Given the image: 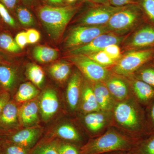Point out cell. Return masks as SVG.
Here are the masks:
<instances>
[{"label":"cell","mask_w":154,"mask_h":154,"mask_svg":"<svg viewBox=\"0 0 154 154\" xmlns=\"http://www.w3.org/2000/svg\"><path fill=\"white\" fill-rule=\"evenodd\" d=\"M39 94V91L31 83L22 84L19 86L14 99L18 103L26 102L34 99Z\"/></svg>","instance_id":"7402d4cb"},{"label":"cell","mask_w":154,"mask_h":154,"mask_svg":"<svg viewBox=\"0 0 154 154\" xmlns=\"http://www.w3.org/2000/svg\"><path fill=\"white\" fill-rule=\"evenodd\" d=\"M78 0H66V2L68 3L69 4H72L75 3Z\"/></svg>","instance_id":"c3c4849f"},{"label":"cell","mask_w":154,"mask_h":154,"mask_svg":"<svg viewBox=\"0 0 154 154\" xmlns=\"http://www.w3.org/2000/svg\"><path fill=\"white\" fill-rule=\"evenodd\" d=\"M108 112L99 111L87 113L84 121L87 128L93 133H97L102 130L107 123Z\"/></svg>","instance_id":"44dd1931"},{"label":"cell","mask_w":154,"mask_h":154,"mask_svg":"<svg viewBox=\"0 0 154 154\" xmlns=\"http://www.w3.org/2000/svg\"><path fill=\"white\" fill-rule=\"evenodd\" d=\"M35 59L42 63L50 62L56 59L58 56L57 50L45 46H38L33 51Z\"/></svg>","instance_id":"cb8c5ba5"},{"label":"cell","mask_w":154,"mask_h":154,"mask_svg":"<svg viewBox=\"0 0 154 154\" xmlns=\"http://www.w3.org/2000/svg\"><path fill=\"white\" fill-rule=\"evenodd\" d=\"M85 1H87V0H85Z\"/></svg>","instance_id":"816d5d0a"},{"label":"cell","mask_w":154,"mask_h":154,"mask_svg":"<svg viewBox=\"0 0 154 154\" xmlns=\"http://www.w3.org/2000/svg\"><path fill=\"white\" fill-rule=\"evenodd\" d=\"M0 21L6 26L11 28H15L17 26L14 17L2 4L0 2Z\"/></svg>","instance_id":"836d02e7"},{"label":"cell","mask_w":154,"mask_h":154,"mask_svg":"<svg viewBox=\"0 0 154 154\" xmlns=\"http://www.w3.org/2000/svg\"><path fill=\"white\" fill-rule=\"evenodd\" d=\"M143 17L137 3L131 4L125 6L113 14L105 25L110 32L125 33L132 28Z\"/></svg>","instance_id":"277c9868"},{"label":"cell","mask_w":154,"mask_h":154,"mask_svg":"<svg viewBox=\"0 0 154 154\" xmlns=\"http://www.w3.org/2000/svg\"><path fill=\"white\" fill-rule=\"evenodd\" d=\"M132 88L138 102L147 107L154 100V88L137 79L133 82Z\"/></svg>","instance_id":"ac0fdd59"},{"label":"cell","mask_w":154,"mask_h":154,"mask_svg":"<svg viewBox=\"0 0 154 154\" xmlns=\"http://www.w3.org/2000/svg\"><path fill=\"white\" fill-rule=\"evenodd\" d=\"M105 85L114 99L118 102L125 100L128 97V86L120 78L109 77L105 81Z\"/></svg>","instance_id":"d6986e66"},{"label":"cell","mask_w":154,"mask_h":154,"mask_svg":"<svg viewBox=\"0 0 154 154\" xmlns=\"http://www.w3.org/2000/svg\"><path fill=\"white\" fill-rule=\"evenodd\" d=\"M78 9V6H44L39 9L38 16L50 35L57 39L62 35Z\"/></svg>","instance_id":"3957f363"},{"label":"cell","mask_w":154,"mask_h":154,"mask_svg":"<svg viewBox=\"0 0 154 154\" xmlns=\"http://www.w3.org/2000/svg\"><path fill=\"white\" fill-rule=\"evenodd\" d=\"M59 154H80L76 146L69 143H61L58 144Z\"/></svg>","instance_id":"8d00e7d4"},{"label":"cell","mask_w":154,"mask_h":154,"mask_svg":"<svg viewBox=\"0 0 154 154\" xmlns=\"http://www.w3.org/2000/svg\"><path fill=\"white\" fill-rule=\"evenodd\" d=\"M113 115L116 122L125 129L130 131L137 139L147 132L146 115L141 107L133 100H125L116 103Z\"/></svg>","instance_id":"7a4b0ae2"},{"label":"cell","mask_w":154,"mask_h":154,"mask_svg":"<svg viewBox=\"0 0 154 154\" xmlns=\"http://www.w3.org/2000/svg\"><path fill=\"white\" fill-rule=\"evenodd\" d=\"M15 40L21 49L24 48L28 44L26 32H21L18 33L15 37Z\"/></svg>","instance_id":"ab89813d"},{"label":"cell","mask_w":154,"mask_h":154,"mask_svg":"<svg viewBox=\"0 0 154 154\" xmlns=\"http://www.w3.org/2000/svg\"><path fill=\"white\" fill-rule=\"evenodd\" d=\"M38 107L35 101L25 102L18 110L19 123L26 127H32L38 123Z\"/></svg>","instance_id":"9a60e30c"},{"label":"cell","mask_w":154,"mask_h":154,"mask_svg":"<svg viewBox=\"0 0 154 154\" xmlns=\"http://www.w3.org/2000/svg\"><path fill=\"white\" fill-rule=\"evenodd\" d=\"M137 3L143 16L154 25V0H138Z\"/></svg>","instance_id":"f546056e"},{"label":"cell","mask_w":154,"mask_h":154,"mask_svg":"<svg viewBox=\"0 0 154 154\" xmlns=\"http://www.w3.org/2000/svg\"><path fill=\"white\" fill-rule=\"evenodd\" d=\"M137 79L154 88V66H143L137 70Z\"/></svg>","instance_id":"f1b7e54d"},{"label":"cell","mask_w":154,"mask_h":154,"mask_svg":"<svg viewBox=\"0 0 154 154\" xmlns=\"http://www.w3.org/2000/svg\"><path fill=\"white\" fill-rule=\"evenodd\" d=\"M130 152L132 154H154V134L140 138Z\"/></svg>","instance_id":"484cf974"},{"label":"cell","mask_w":154,"mask_h":154,"mask_svg":"<svg viewBox=\"0 0 154 154\" xmlns=\"http://www.w3.org/2000/svg\"><path fill=\"white\" fill-rule=\"evenodd\" d=\"M70 72V65L65 62H60L53 64L49 68L51 75L54 79L60 83L66 81Z\"/></svg>","instance_id":"603a6c76"},{"label":"cell","mask_w":154,"mask_h":154,"mask_svg":"<svg viewBox=\"0 0 154 154\" xmlns=\"http://www.w3.org/2000/svg\"><path fill=\"white\" fill-rule=\"evenodd\" d=\"M154 57V48L138 49L127 53L113 67L116 74L128 76L137 71Z\"/></svg>","instance_id":"5b68a950"},{"label":"cell","mask_w":154,"mask_h":154,"mask_svg":"<svg viewBox=\"0 0 154 154\" xmlns=\"http://www.w3.org/2000/svg\"><path fill=\"white\" fill-rule=\"evenodd\" d=\"M82 79L79 72L73 74L68 84L66 97L67 102L72 111L75 110L79 105L82 89Z\"/></svg>","instance_id":"5bb4252c"},{"label":"cell","mask_w":154,"mask_h":154,"mask_svg":"<svg viewBox=\"0 0 154 154\" xmlns=\"http://www.w3.org/2000/svg\"><path fill=\"white\" fill-rule=\"evenodd\" d=\"M69 58L84 75L92 82H102L110 77V72L106 68L92 60L88 56L75 54Z\"/></svg>","instance_id":"52a82bcc"},{"label":"cell","mask_w":154,"mask_h":154,"mask_svg":"<svg viewBox=\"0 0 154 154\" xmlns=\"http://www.w3.org/2000/svg\"><path fill=\"white\" fill-rule=\"evenodd\" d=\"M147 113L146 116L147 134H154V100L147 106Z\"/></svg>","instance_id":"d590c367"},{"label":"cell","mask_w":154,"mask_h":154,"mask_svg":"<svg viewBox=\"0 0 154 154\" xmlns=\"http://www.w3.org/2000/svg\"><path fill=\"white\" fill-rule=\"evenodd\" d=\"M3 140L2 139V137L0 135V148H1V146L2 145V144L3 143Z\"/></svg>","instance_id":"681fc988"},{"label":"cell","mask_w":154,"mask_h":154,"mask_svg":"<svg viewBox=\"0 0 154 154\" xmlns=\"http://www.w3.org/2000/svg\"><path fill=\"white\" fill-rule=\"evenodd\" d=\"M17 15L19 22L24 26H30L34 23L33 16L26 8L18 7L17 9Z\"/></svg>","instance_id":"d6a6232c"},{"label":"cell","mask_w":154,"mask_h":154,"mask_svg":"<svg viewBox=\"0 0 154 154\" xmlns=\"http://www.w3.org/2000/svg\"><path fill=\"white\" fill-rule=\"evenodd\" d=\"M28 44H34L40 39V34L38 31L34 29H30L26 32Z\"/></svg>","instance_id":"f35d334b"},{"label":"cell","mask_w":154,"mask_h":154,"mask_svg":"<svg viewBox=\"0 0 154 154\" xmlns=\"http://www.w3.org/2000/svg\"><path fill=\"white\" fill-rule=\"evenodd\" d=\"M123 37L117 36L110 33L99 35L90 43L76 48L70 51L72 55L84 54L89 55L94 53L102 51L105 48L111 45H118L123 41Z\"/></svg>","instance_id":"9c48e42d"},{"label":"cell","mask_w":154,"mask_h":154,"mask_svg":"<svg viewBox=\"0 0 154 154\" xmlns=\"http://www.w3.org/2000/svg\"><path fill=\"white\" fill-rule=\"evenodd\" d=\"M33 154H59L58 145L55 142L45 144L37 147Z\"/></svg>","instance_id":"e575fe53"},{"label":"cell","mask_w":154,"mask_h":154,"mask_svg":"<svg viewBox=\"0 0 154 154\" xmlns=\"http://www.w3.org/2000/svg\"><path fill=\"white\" fill-rule=\"evenodd\" d=\"M49 2L55 5H60L63 3V0H47Z\"/></svg>","instance_id":"bcb514c9"},{"label":"cell","mask_w":154,"mask_h":154,"mask_svg":"<svg viewBox=\"0 0 154 154\" xmlns=\"http://www.w3.org/2000/svg\"><path fill=\"white\" fill-rule=\"evenodd\" d=\"M108 33L110 31L105 25L77 26L70 31L65 42V46L66 48L74 49L90 43L99 35Z\"/></svg>","instance_id":"8992f818"},{"label":"cell","mask_w":154,"mask_h":154,"mask_svg":"<svg viewBox=\"0 0 154 154\" xmlns=\"http://www.w3.org/2000/svg\"><path fill=\"white\" fill-rule=\"evenodd\" d=\"M3 144V143H2ZM0 148V154H27L26 148L22 146L3 142Z\"/></svg>","instance_id":"1f68e13d"},{"label":"cell","mask_w":154,"mask_h":154,"mask_svg":"<svg viewBox=\"0 0 154 154\" xmlns=\"http://www.w3.org/2000/svg\"><path fill=\"white\" fill-rule=\"evenodd\" d=\"M133 49L154 48V26L144 25L134 34L128 43Z\"/></svg>","instance_id":"7c38bea8"},{"label":"cell","mask_w":154,"mask_h":154,"mask_svg":"<svg viewBox=\"0 0 154 154\" xmlns=\"http://www.w3.org/2000/svg\"><path fill=\"white\" fill-rule=\"evenodd\" d=\"M40 131V129L37 128L29 127L17 132L1 135V137L3 141L18 145L26 148L36 142Z\"/></svg>","instance_id":"8fae6325"},{"label":"cell","mask_w":154,"mask_h":154,"mask_svg":"<svg viewBox=\"0 0 154 154\" xmlns=\"http://www.w3.org/2000/svg\"><path fill=\"white\" fill-rule=\"evenodd\" d=\"M135 0H109L107 4L116 7H124L137 3Z\"/></svg>","instance_id":"b9f144b4"},{"label":"cell","mask_w":154,"mask_h":154,"mask_svg":"<svg viewBox=\"0 0 154 154\" xmlns=\"http://www.w3.org/2000/svg\"><path fill=\"white\" fill-rule=\"evenodd\" d=\"M42 117L48 121L57 112L59 102L56 92L53 89L45 90L42 94L39 102Z\"/></svg>","instance_id":"4fadbf2b"},{"label":"cell","mask_w":154,"mask_h":154,"mask_svg":"<svg viewBox=\"0 0 154 154\" xmlns=\"http://www.w3.org/2000/svg\"><path fill=\"white\" fill-rule=\"evenodd\" d=\"M1 91H0V92H1Z\"/></svg>","instance_id":"f5cc1de1"},{"label":"cell","mask_w":154,"mask_h":154,"mask_svg":"<svg viewBox=\"0 0 154 154\" xmlns=\"http://www.w3.org/2000/svg\"><path fill=\"white\" fill-rule=\"evenodd\" d=\"M19 108L16 102L10 100L0 115V135L14 132L19 126Z\"/></svg>","instance_id":"30bf717a"},{"label":"cell","mask_w":154,"mask_h":154,"mask_svg":"<svg viewBox=\"0 0 154 154\" xmlns=\"http://www.w3.org/2000/svg\"><path fill=\"white\" fill-rule=\"evenodd\" d=\"M96 4H107L109 0H91Z\"/></svg>","instance_id":"f6af8a7d"},{"label":"cell","mask_w":154,"mask_h":154,"mask_svg":"<svg viewBox=\"0 0 154 154\" xmlns=\"http://www.w3.org/2000/svg\"><path fill=\"white\" fill-rule=\"evenodd\" d=\"M79 105L81 110L85 114L101 111L96 101L93 88L88 85H85L82 88Z\"/></svg>","instance_id":"ffe728a7"},{"label":"cell","mask_w":154,"mask_h":154,"mask_svg":"<svg viewBox=\"0 0 154 154\" xmlns=\"http://www.w3.org/2000/svg\"><path fill=\"white\" fill-rule=\"evenodd\" d=\"M124 7H116L108 4H96L88 9L80 19L85 25L101 26L107 24L110 18Z\"/></svg>","instance_id":"ba28073f"},{"label":"cell","mask_w":154,"mask_h":154,"mask_svg":"<svg viewBox=\"0 0 154 154\" xmlns=\"http://www.w3.org/2000/svg\"><path fill=\"white\" fill-rule=\"evenodd\" d=\"M96 101L101 111L109 112L115 106V99L102 82L95 83L93 88Z\"/></svg>","instance_id":"2e32d148"},{"label":"cell","mask_w":154,"mask_h":154,"mask_svg":"<svg viewBox=\"0 0 154 154\" xmlns=\"http://www.w3.org/2000/svg\"><path fill=\"white\" fill-rule=\"evenodd\" d=\"M17 81V71L9 63H0V87L2 90L11 94Z\"/></svg>","instance_id":"e0dca14e"},{"label":"cell","mask_w":154,"mask_h":154,"mask_svg":"<svg viewBox=\"0 0 154 154\" xmlns=\"http://www.w3.org/2000/svg\"><path fill=\"white\" fill-rule=\"evenodd\" d=\"M56 134L63 139L69 141L79 142L81 140L79 133L74 127L70 124L61 125L56 129Z\"/></svg>","instance_id":"d4e9b609"},{"label":"cell","mask_w":154,"mask_h":154,"mask_svg":"<svg viewBox=\"0 0 154 154\" xmlns=\"http://www.w3.org/2000/svg\"><path fill=\"white\" fill-rule=\"evenodd\" d=\"M27 77L32 83L38 88L44 83L45 74L42 69L36 64H30L26 70Z\"/></svg>","instance_id":"4316f807"},{"label":"cell","mask_w":154,"mask_h":154,"mask_svg":"<svg viewBox=\"0 0 154 154\" xmlns=\"http://www.w3.org/2000/svg\"><path fill=\"white\" fill-rule=\"evenodd\" d=\"M9 63L8 60H6L5 57L0 53V63Z\"/></svg>","instance_id":"7dc6e473"},{"label":"cell","mask_w":154,"mask_h":154,"mask_svg":"<svg viewBox=\"0 0 154 154\" xmlns=\"http://www.w3.org/2000/svg\"><path fill=\"white\" fill-rule=\"evenodd\" d=\"M105 154H132L130 151H116L111 152Z\"/></svg>","instance_id":"ee69618b"},{"label":"cell","mask_w":154,"mask_h":154,"mask_svg":"<svg viewBox=\"0 0 154 154\" xmlns=\"http://www.w3.org/2000/svg\"><path fill=\"white\" fill-rule=\"evenodd\" d=\"M140 139L110 130L99 137L90 140L82 147L80 154H105L119 151H131Z\"/></svg>","instance_id":"6da1fadb"},{"label":"cell","mask_w":154,"mask_h":154,"mask_svg":"<svg viewBox=\"0 0 154 154\" xmlns=\"http://www.w3.org/2000/svg\"><path fill=\"white\" fill-rule=\"evenodd\" d=\"M87 56L92 60L105 67L113 65L116 63V61L112 59L103 51L91 54Z\"/></svg>","instance_id":"4dcf8cb0"},{"label":"cell","mask_w":154,"mask_h":154,"mask_svg":"<svg viewBox=\"0 0 154 154\" xmlns=\"http://www.w3.org/2000/svg\"><path fill=\"white\" fill-rule=\"evenodd\" d=\"M11 94L5 91L0 92V115L6 104L11 100Z\"/></svg>","instance_id":"60d3db41"},{"label":"cell","mask_w":154,"mask_h":154,"mask_svg":"<svg viewBox=\"0 0 154 154\" xmlns=\"http://www.w3.org/2000/svg\"><path fill=\"white\" fill-rule=\"evenodd\" d=\"M105 51L113 60L116 61L120 59L121 57V51L118 45L113 44L108 45L103 49Z\"/></svg>","instance_id":"74e56055"},{"label":"cell","mask_w":154,"mask_h":154,"mask_svg":"<svg viewBox=\"0 0 154 154\" xmlns=\"http://www.w3.org/2000/svg\"><path fill=\"white\" fill-rule=\"evenodd\" d=\"M0 49L10 53L16 54L20 52L21 49L9 33L2 32L0 33Z\"/></svg>","instance_id":"83f0119b"},{"label":"cell","mask_w":154,"mask_h":154,"mask_svg":"<svg viewBox=\"0 0 154 154\" xmlns=\"http://www.w3.org/2000/svg\"><path fill=\"white\" fill-rule=\"evenodd\" d=\"M2 4L8 10H13L15 8L17 4V0H0Z\"/></svg>","instance_id":"7bdbcfd3"},{"label":"cell","mask_w":154,"mask_h":154,"mask_svg":"<svg viewBox=\"0 0 154 154\" xmlns=\"http://www.w3.org/2000/svg\"><path fill=\"white\" fill-rule=\"evenodd\" d=\"M23 1H29V0H23Z\"/></svg>","instance_id":"f907efd6"}]
</instances>
